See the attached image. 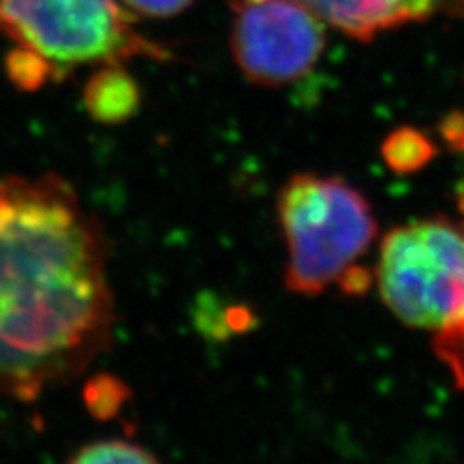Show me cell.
<instances>
[{
    "label": "cell",
    "mask_w": 464,
    "mask_h": 464,
    "mask_svg": "<svg viewBox=\"0 0 464 464\" xmlns=\"http://www.w3.org/2000/svg\"><path fill=\"white\" fill-rule=\"evenodd\" d=\"M103 230L56 174L0 177V397L34 402L107 351Z\"/></svg>",
    "instance_id": "1"
},
{
    "label": "cell",
    "mask_w": 464,
    "mask_h": 464,
    "mask_svg": "<svg viewBox=\"0 0 464 464\" xmlns=\"http://www.w3.org/2000/svg\"><path fill=\"white\" fill-rule=\"evenodd\" d=\"M277 209L288 256L285 285L302 296L341 283L377 232L370 201L341 177L295 174L281 188Z\"/></svg>",
    "instance_id": "2"
},
{
    "label": "cell",
    "mask_w": 464,
    "mask_h": 464,
    "mask_svg": "<svg viewBox=\"0 0 464 464\" xmlns=\"http://www.w3.org/2000/svg\"><path fill=\"white\" fill-rule=\"evenodd\" d=\"M0 34L39 58L53 78L83 64L170 58L136 32L122 0H0Z\"/></svg>",
    "instance_id": "3"
},
{
    "label": "cell",
    "mask_w": 464,
    "mask_h": 464,
    "mask_svg": "<svg viewBox=\"0 0 464 464\" xmlns=\"http://www.w3.org/2000/svg\"><path fill=\"white\" fill-rule=\"evenodd\" d=\"M375 279L402 324L433 335L451 329L464 319V227L438 217L393 228Z\"/></svg>",
    "instance_id": "4"
},
{
    "label": "cell",
    "mask_w": 464,
    "mask_h": 464,
    "mask_svg": "<svg viewBox=\"0 0 464 464\" xmlns=\"http://www.w3.org/2000/svg\"><path fill=\"white\" fill-rule=\"evenodd\" d=\"M232 56L250 82L279 87L314 70L325 25L296 0H232Z\"/></svg>",
    "instance_id": "5"
},
{
    "label": "cell",
    "mask_w": 464,
    "mask_h": 464,
    "mask_svg": "<svg viewBox=\"0 0 464 464\" xmlns=\"http://www.w3.org/2000/svg\"><path fill=\"white\" fill-rule=\"evenodd\" d=\"M324 24L358 41H372L414 22L441 14H464V0H296Z\"/></svg>",
    "instance_id": "6"
},
{
    "label": "cell",
    "mask_w": 464,
    "mask_h": 464,
    "mask_svg": "<svg viewBox=\"0 0 464 464\" xmlns=\"http://www.w3.org/2000/svg\"><path fill=\"white\" fill-rule=\"evenodd\" d=\"M140 87L122 64H101L85 83L83 103L101 124H121L140 109Z\"/></svg>",
    "instance_id": "7"
},
{
    "label": "cell",
    "mask_w": 464,
    "mask_h": 464,
    "mask_svg": "<svg viewBox=\"0 0 464 464\" xmlns=\"http://www.w3.org/2000/svg\"><path fill=\"white\" fill-rule=\"evenodd\" d=\"M383 155L391 169L397 172H409L424 167L430 161L433 145L416 130L401 128L383 143Z\"/></svg>",
    "instance_id": "8"
},
{
    "label": "cell",
    "mask_w": 464,
    "mask_h": 464,
    "mask_svg": "<svg viewBox=\"0 0 464 464\" xmlns=\"http://www.w3.org/2000/svg\"><path fill=\"white\" fill-rule=\"evenodd\" d=\"M157 460L159 459L145 447L124 441V440H103V441L87 443L70 457V462H80V464H97V462L143 464V462H157Z\"/></svg>",
    "instance_id": "9"
},
{
    "label": "cell",
    "mask_w": 464,
    "mask_h": 464,
    "mask_svg": "<svg viewBox=\"0 0 464 464\" xmlns=\"http://www.w3.org/2000/svg\"><path fill=\"white\" fill-rule=\"evenodd\" d=\"M433 351L455 377L457 387L464 389V319L451 329L433 335Z\"/></svg>",
    "instance_id": "10"
},
{
    "label": "cell",
    "mask_w": 464,
    "mask_h": 464,
    "mask_svg": "<svg viewBox=\"0 0 464 464\" xmlns=\"http://www.w3.org/2000/svg\"><path fill=\"white\" fill-rule=\"evenodd\" d=\"M85 401L90 411L97 418L112 416L122 406L124 401V387L122 383L114 382L112 377L101 375L87 385L85 389Z\"/></svg>",
    "instance_id": "11"
},
{
    "label": "cell",
    "mask_w": 464,
    "mask_h": 464,
    "mask_svg": "<svg viewBox=\"0 0 464 464\" xmlns=\"http://www.w3.org/2000/svg\"><path fill=\"white\" fill-rule=\"evenodd\" d=\"M194 0H122L130 14H141L148 18H170L190 6Z\"/></svg>",
    "instance_id": "12"
}]
</instances>
